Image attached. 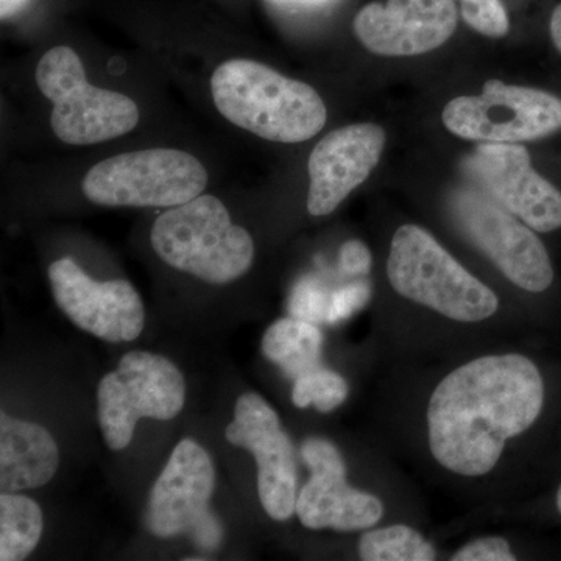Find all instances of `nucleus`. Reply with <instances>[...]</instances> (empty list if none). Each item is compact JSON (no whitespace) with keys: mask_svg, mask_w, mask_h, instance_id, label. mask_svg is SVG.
Segmentation results:
<instances>
[{"mask_svg":"<svg viewBox=\"0 0 561 561\" xmlns=\"http://www.w3.org/2000/svg\"><path fill=\"white\" fill-rule=\"evenodd\" d=\"M454 210L468 238L505 278L535 294L551 287L553 268L548 250L529 225L522 224L511 210L478 192H460Z\"/></svg>","mask_w":561,"mask_h":561,"instance_id":"9","label":"nucleus"},{"mask_svg":"<svg viewBox=\"0 0 561 561\" xmlns=\"http://www.w3.org/2000/svg\"><path fill=\"white\" fill-rule=\"evenodd\" d=\"M44 98L54 103L51 128L69 146H92L135 130L139 108L117 91L92 87L79 54L58 46L41 57L35 72Z\"/></svg>","mask_w":561,"mask_h":561,"instance_id":"5","label":"nucleus"},{"mask_svg":"<svg viewBox=\"0 0 561 561\" xmlns=\"http://www.w3.org/2000/svg\"><path fill=\"white\" fill-rule=\"evenodd\" d=\"M51 294L58 308L80 330L110 343L133 342L146 323V311L138 291L128 280L99 283L70 257L49 267Z\"/></svg>","mask_w":561,"mask_h":561,"instance_id":"11","label":"nucleus"},{"mask_svg":"<svg viewBox=\"0 0 561 561\" xmlns=\"http://www.w3.org/2000/svg\"><path fill=\"white\" fill-rule=\"evenodd\" d=\"M60 451L50 432L31 421L0 415V491L39 489L57 474Z\"/></svg>","mask_w":561,"mask_h":561,"instance_id":"17","label":"nucleus"},{"mask_svg":"<svg viewBox=\"0 0 561 561\" xmlns=\"http://www.w3.org/2000/svg\"><path fill=\"white\" fill-rule=\"evenodd\" d=\"M225 435L232 446L253 454L257 494L267 515L275 522L290 519L298 500L294 446L268 402L256 393L242 394Z\"/></svg>","mask_w":561,"mask_h":561,"instance_id":"10","label":"nucleus"},{"mask_svg":"<svg viewBox=\"0 0 561 561\" xmlns=\"http://www.w3.org/2000/svg\"><path fill=\"white\" fill-rule=\"evenodd\" d=\"M442 119L461 139L522 144L560 130L561 101L546 91L491 79L482 94L453 99Z\"/></svg>","mask_w":561,"mask_h":561,"instance_id":"8","label":"nucleus"},{"mask_svg":"<svg viewBox=\"0 0 561 561\" xmlns=\"http://www.w3.org/2000/svg\"><path fill=\"white\" fill-rule=\"evenodd\" d=\"M454 561H515L511 546L504 538L489 537L468 542L456 552Z\"/></svg>","mask_w":561,"mask_h":561,"instance_id":"25","label":"nucleus"},{"mask_svg":"<svg viewBox=\"0 0 561 561\" xmlns=\"http://www.w3.org/2000/svg\"><path fill=\"white\" fill-rule=\"evenodd\" d=\"M359 556L365 561H431L435 549L409 526H390L362 535Z\"/></svg>","mask_w":561,"mask_h":561,"instance_id":"20","label":"nucleus"},{"mask_svg":"<svg viewBox=\"0 0 561 561\" xmlns=\"http://www.w3.org/2000/svg\"><path fill=\"white\" fill-rule=\"evenodd\" d=\"M348 397V383L339 373L316 368L295 379L291 401L297 408L313 405L317 411L328 413L337 409Z\"/></svg>","mask_w":561,"mask_h":561,"instance_id":"21","label":"nucleus"},{"mask_svg":"<svg viewBox=\"0 0 561 561\" xmlns=\"http://www.w3.org/2000/svg\"><path fill=\"white\" fill-rule=\"evenodd\" d=\"M208 186V172L194 154L175 149L128 151L92 165L81 191L108 208H175Z\"/></svg>","mask_w":561,"mask_h":561,"instance_id":"6","label":"nucleus"},{"mask_svg":"<svg viewBox=\"0 0 561 561\" xmlns=\"http://www.w3.org/2000/svg\"><path fill=\"white\" fill-rule=\"evenodd\" d=\"M339 267L348 276L367 275L371 268L370 250L360 241L343 243L341 254H339Z\"/></svg>","mask_w":561,"mask_h":561,"instance_id":"27","label":"nucleus"},{"mask_svg":"<svg viewBox=\"0 0 561 561\" xmlns=\"http://www.w3.org/2000/svg\"><path fill=\"white\" fill-rule=\"evenodd\" d=\"M184 401L186 382L172 360L149 351H131L99 383L103 440L113 451H122L135 437L140 419H175L183 411Z\"/></svg>","mask_w":561,"mask_h":561,"instance_id":"7","label":"nucleus"},{"mask_svg":"<svg viewBox=\"0 0 561 561\" xmlns=\"http://www.w3.org/2000/svg\"><path fill=\"white\" fill-rule=\"evenodd\" d=\"M331 295L320 279L306 276L295 284L289 300V312L294 319L323 323L328 321Z\"/></svg>","mask_w":561,"mask_h":561,"instance_id":"22","label":"nucleus"},{"mask_svg":"<svg viewBox=\"0 0 561 561\" xmlns=\"http://www.w3.org/2000/svg\"><path fill=\"white\" fill-rule=\"evenodd\" d=\"M386 147V131L376 124L337 128L313 147L308 161V210L321 217L334 213L375 171Z\"/></svg>","mask_w":561,"mask_h":561,"instance_id":"14","label":"nucleus"},{"mask_svg":"<svg viewBox=\"0 0 561 561\" xmlns=\"http://www.w3.org/2000/svg\"><path fill=\"white\" fill-rule=\"evenodd\" d=\"M301 456L311 471L345 468V461H343L339 449L324 438H308L302 443Z\"/></svg>","mask_w":561,"mask_h":561,"instance_id":"26","label":"nucleus"},{"mask_svg":"<svg viewBox=\"0 0 561 561\" xmlns=\"http://www.w3.org/2000/svg\"><path fill=\"white\" fill-rule=\"evenodd\" d=\"M297 500V515L308 529L354 531L370 529L383 515L378 497L351 489L346 467L311 471Z\"/></svg>","mask_w":561,"mask_h":561,"instance_id":"16","label":"nucleus"},{"mask_svg":"<svg viewBox=\"0 0 561 561\" xmlns=\"http://www.w3.org/2000/svg\"><path fill=\"white\" fill-rule=\"evenodd\" d=\"M323 334L316 323L300 319L275 321L262 337V353L291 379L320 365Z\"/></svg>","mask_w":561,"mask_h":561,"instance_id":"18","label":"nucleus"},{"mask_svg":"<svg viewBox=\"0 0 561 561\" xmlns=\"http://www.w3.org/2000/svg\"><path fill=\"white\" fill-rule=\"evenodd\" d=\"M457 27L454 0H389L354 18L360 43L381 57H415L438 49Z\"/></svg>","mask_w":561,"mask_h":561,"instance_id":"13","label":"nucleus"},{"mask_svg":"<svg viewBox=\"0 0 561 561\" xmlns=\"http://www.w3.org/2000/svg\"><path fill=\"white\" fill-rule=\"evenodd\" d=\"M150 239L165 264L216 286L241 278L254 260L249 231L232 224L227 206L214 195L165 210L154 220Z\"/></svg>","mask_w":561,"mask_h":561,"instance_id":"3","label":"nucleus"},{"mask_svg":"<svg viewBox=\"0 0 561 561\" xmlns=\"http://www.w3.org/2000/svg\"><path fill=\"white\" fill-rule=\"evenodd\" d=\"M210 92L225 119L272 142H305L327 124L319 92L262 62H221L210 79Z\"/></svg>","mask_w":561,"mask_h":561,"instance_id":"2","label":"nucleus"},{"mask_svg":"<svg viewBox=\"0 0 561 561\" xmlns=\"http://www.w3.org/2000/svg\"><path fill=\"white\" fill-rule=\"evenodd\" d=\"M272 5L283 10H313L328 5L332 0H268Z\"/></svg>","mask_w":561,"mask_h":561,"instance_id":"28","label":"nucleus"},{"mask_svg":"<svg viewBox=\"0 0 561 561\" xmlns=\"http://www.w3.org/2000/svg\"><path fill=\"white\" fill-rule=\"evenodd\" d=\"M472 180L531 230L561 227V192L531 168L522 144H482L468 160Z\"/></svg>","mask_w":561,"mask_h":561,"instance_id":"12","label":"nucleus"},{"mask_svg":"<svg viewBox=\"0 0 561 561\" xmlns=\"http://www.w3.org/2000/svg\"><path fill=\"white\" fill-rule=\"evenodd\" d=\"M31 0H0V18L2 21L10 20L14 14L28 5Z\"/></svg>","mask_w":561,"mask_h":561,"instance_id":"29","label":"nucleus"},{"mask_svg":"<svg viewBox=\"0 0 561 561\" xmlns=\"http://www.w3.org/2000/svg\"><path fill=\"white\" fill-rule=\"evenodd\" d=\"M387 275L401 297L451 320L476 323L500 308L494 291L416 225H404L394 232Z\"/></svg>","mask_w":561,"mask_h":561,"instance_id":"4","label":"nucleus"},{"mask_svg":"<svg viewBox=\"0 0 561 561\" xmlns=\"http://www.w3.org/2000/svg\"><path fill=\"white\" fill-rule=\"evenodd\" d=\"M551 35L557 49L561 51V3L553 11L551 20Z\"/></svg>","mask_w":561,"mask_h":561,"instance_id":"30","label":"nucleus"},{"mask_svg":"<svg viewBox=\"0 0 561 561\" xmlns=\"http://www.w3.org/2000/svg\"><path fill=\"white\" fill-rule=\"evenodd\" d=\"M545 383L522 354L479 357L449 373L427 409L432 456L446 470L479 478L493 470L507 440L540 416Z\"/></svg>","mask_w":561,"mask_h":561,"instance_id":"1","label":"nucleus"},{"mask_svg":"<svg viewBox=\"0 0 561 561\" xmlns=\"http://www.w3.org/2000/svg\"><path fill=\"white\" fill-rule=\"evenodd\" d=\"M557 507H559V511L561 513V486L559 490V494H557Z\"/></svg>","mask_w":561,"mask_h":561,"instance_id":"31","label":"nucleus"},{"mask_svg":"<svg viewBox=\"0 0 561 561\" xmlns=\"http://www.w3.org/2000/svg\"><path fill=\"white\" fill-rule=\"evenodd\" d=\"M461 16L471 28L490 38H501L511 28L501 0H461Z\"/></svg>","mask_w":561,"mask_h":561,"instance_id":"23","label":"nucleus"},{"mask_svg":"<svg viewBox=\"0 0 561 561\" xmlns=\"http://www.w3.org/2000/svg\"><path fill=\"white\" fill-rule=\"evenodd\" d=\"M44 518L41 507L24 494H0V560L27 559L41 540Z\"/></svg>","mask_w":561,"mask_h":561,"instance_id":"19","label":"nucleus"},{"mask_svg":"<svg viewBox=\"0 0 561 561\" xmlns=\"http://www.w3.org/2000/svg\"><path fill=\"white\" fill-rule=\"evenodd\" d=\"M216 485V470L209 454L197 442L181 440L147 502V530L158 538L192 531L208 515Z\"/></svg>","mask_w":561,"mask_h":561,"instance_id":"15","label":"nucleus"},{"mask_svg":"<svg viewBox=\"0 0 561 561\" xmlns=\"http://www.w3.org/2000/svg\"><path fill=\"white\" fill-rule=\"evenodd\" d=\"M371 290L365 280L359 283L346 284L341 289L334 290L330 298V309H328V321L339 323V321L350 319L357 311H360L368 300H370Z\"/></svg>","mask_w":561,"mask_h":561,"instance_id":"24","label":"nucleus"}]
</instances>
